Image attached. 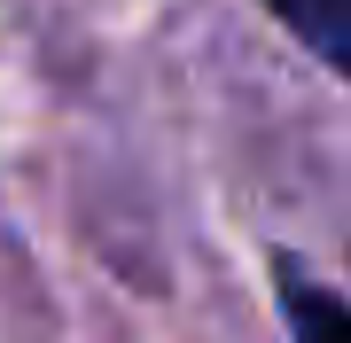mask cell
Segmentation results:
<instances>
[{"label": "cell", "mask_w": 351, "mask_h": 343, "mask_svg": "<svg viewBox=\"0 0 351 343\" xmlns=\"http://www.w3.org/2000/svg\"><path fill=\"white\" fill-rule=\"evenodd\" d=\"M281 305H289V328H297V343H343V296L328 289V281H313L297 266V257H281Z\"/></svg>", "instance_id": "1"}, {"label": "cell", "mask_w": 351, "mask_h": 343, "mask_svg": "<svg viewBox=\"0 0 351 343\" xmlns=\"http://www.w3.org/2000/svg\"><path fill=\"white\" fill-rule=\"evenodd\" d=\"M265 8H274L281 24L328 63V71L351 63V0H265Z\"/></svg>", "instance_id": "2"}]
</instances>
